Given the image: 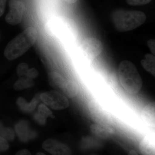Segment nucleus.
Wrapping results in <instances>:
<instances>
[{"label":"nucleus","mask_w":155,"mask_h":155,"mask_svg":"<svg viewBox=\"0 0 155 155\" xmlns=\"http://www.w3.org/2000/svg\"><path fill=\"white\" fill-rule=\"evenodd\" d=\"M38 36L35 28L28 27L9 42L4 51L5 57L9 61L19 58L35 43Z\"/></svg>","instance_id":"nucleus-1"},{"label":"nucleus","mask_w":155,"mask_h":155,"mask_svg":"<svg viewBox=\"0 0 155 155\" xmlns=\"http://www.w3.org/2000/svg\"><path fill=\"white\" fill-rule=\"evenodd\" d=\"M118 74L120 84L127 92L135 94L141 89V78L135 65L130 61H124L120 63Z\"/></svg>","instance_id":"nucleus-2"},{"label":"nucleus","mask_w":155,"mask_h":155,"mask_svg":"<svg viewBox=\"0 0 155 155\" xmlns=\"http://www.w3.org/2000/svg\"><path fill=\"white\" fill-rule=\"evenodd\" d=\"M146 18L145 14L139 11L118 10L114 11L112 15L115 27L121 32L137 28L145 22Z\"/></svg>","instance_id":"nucleus-3"},{"label":"nucleus","mask_w":155,"mask_h":155,"mask_svg":"<svg viewBox=\"0 0 155 155\" xmlns=\"http://www.w3.org/2000/svg\"><path fill=\"white\" fill-rule=\"evenodd\" d=\"M40 97L45 104L54 110H64L69 106L67 98L56 91L45 92L41 94Z\"/></svg>","instance_id":"nucleus-4"},{"label":"nucleus","mask_w":155,"mask_h":155,"mask_svg":"<svg viewBox=\"0 0 155 155\" xmlns=\"http://www.w3.org/2000/svg\"><path fill=\"white\" fill-rule=\"evenodd\" d=\"M9 7V11L5 17L6 22L11 25L19 24L25 12V5L19 0H10Z\"/></svg>","instance_id":"nucleus-5"},{"label":"nucleus","mask_w":155,"mask_h":155,"mask_svg":"<svg viewBox=\"0 0 155 155\" xmlns=\"http://www.w3.org/2000/svg\"><path fill=\"white\" fill-rule=\"evenodd\" d=\"M81 48L85 56L89 59H94L102 52V44L96 38H89L82 42Z\"/></svg>","instance_id":"nucleus-6"},{"label":"nucleus","mask_w":155,"mask_h":155,"mask_svg":"<svg viewBox=\"0 0 155 155\" xmlns=\"http://www.w3.org/2000/svg\"><path fill=\"white\" fill-rule=\"evenodd\" d=\"M42 147L52 155H72V151L69 147L54 139H48L45 140Z\"/></svg>","instance_id":"nucleus-7"},{"label":"nucleus","mask_w":155,"mask_h":155,"mask_svg":"<svg viewBox=\"0 0 155 155\" xmlns=\"http://www.w3.org/2000/svg\"><path fill=\"white\" fill-rule=\"evenodd\" d=\"M92 133L98 137L102 139H107L115 134V131L112 127L101 124H93L91 125Z\"/></svg>","instance_id":"nucleus-8"},{"label":"nucleus","mask_w":155,"mask_h":155,"mask_svg":"<svg viewBox=\"0 0 155 155\" xmlns=\"http://www.w3.org/2000/svg\"><path fill=\"white\" fill-rule=\"evenodd\" d=\"M139 149L143 155H155L154 136L145 137L140 143Z\"/></svg>","instance_id":"nucleus-9"},{"label":"nucleus","mask_w":155,"mask_h":155,"mask_svg":"<svg viewBox=\"0 0 155 155\" xmlns=\"http://www.w3.org/2000/svg\"><path fill=\"white\" fill-rule=\"evenodd\" d=\"M17 135L22 141L27 142L35 137V134L29 130L28 125L25 121H21L16 125Z\"/></svg>","instance_id":"nucleus-10"},{"label":"nucleus","mask_w":155,"mask_h":155,"mask_svg":"<svg viewBox=\"0 0 155 155\" xmlns=\"http://www.w3.org/2000/svg\"><path fill=\"white\" fill-rule=\"evenodd\" d=\"M142 117L147 125L151 126L155 125V105L149 104L146 106L142 111Z\"/></svg>","instance_id":"nucleus-11"},{"label":"nucleus","mask_w":155,"mask_h":155,"mask_svg":"<svg viewBox=\"0 0 155 155\" xmlns=\"http://www.w3.org/2000/svg\"><path fill=\"white\" fill-rule=\"evenodd\" d=\"M48 79L51 86L54 88L61 90H62L65 86L67 81L60 73L56 72H51L49 73Z\"/></svg>","instance_id":"nucleus-12"},{"label":"nucleus","mask_w":155,"mask_h":155,"mask_svg":"<svg viewBox=\"0 0 155 155\" xmlns=\"http://www.w3.org/2000/svg\"><path fill=\"white\" fill-rule=\"evenodd\" d=\"M38 103L36 97H34L30 102L28 103L23 98L20 97L17 99V104L19 109L26 113H31L34 110Z\"/></svg>","instance_id":"nucleus-13"},{"label":"nucleus","mask_w":155,"mask_h":155,"mask_svg":"<svg viewBox=\"0 0 155 155\" xmlns=\"http://www.w3.org/2000/svg\"><path fill=\"white\" fill-rule=\"evenodd\" d=\"M78 90V85L75 82L67 80L65 86L61 91L68 97L73 98L77 95Z\"/></svg>","instance_id":"nucleus-14"},{"label":"nucleus","mask_w":155,"mask_h":155,"mask_svg":"<svg viewBox=\"0 0 155 155\" xmlns=\"http://www.w3.org/2000/svg\"><path fill=\"white\" fill-rule=\"evenodd\" d=\"M91 113L96 119L100 122L105 123V121L109 120V116L106 111L103 109L102 107L95 104V107L91 106Z\"/></svg>","instance_id":"nucleus-15"},{"label":"nucleus","mask_w":155,"mask_h":155,"mask_svg":"<svg viewBox=\"0 0 155 155\" xmlns=\"http://www.w3.org/2000/svg\"><path fill=\"white\" fill-rule=\"evenodd\" d=\"M155 57L151 54H147L144 59L141 61L143 67L147 72L155 75Z\"/></svg>","instance_id":"nucleus-16"},{"label":"nucleus","mask_w":155,"mask_h":155,"mask_svg":"<svg viewBox=\"0 0 155 155\" xmlns=\"http://www.w3.org/2000/svg\"><path fill=\"white\" fill-rule=\"evenodd\" d=\"M33 79L25 77H20L14 83V88L15 90L20 91L31 87L34 85Z\"/></svg>","instance_id":"nucleus-17"},{"label":"nucleus","mask_w":155,"mask_h":155,"mask_svg":"<svg viewBox=\"0 0 155 155\" xmlns=\"http://www.w3.org/2000/svg\"><path fill=\"white\" fill-rule=\"evenodd\" d=\"M0 137L5 139L6 140L12 141L14 140L15 137L14 130L10 127H4L0 122Z\"/></svg>","instance_id":"nucleus-18"},{"label":"nucleus","mask_w":155,"mask_h":155,"mask_svg":"<svg viewBox=\"0 0 155 155\" xmlns=\"http://www.w3.org/2000/svg\"><path fill=\"white\" fill-rule=\"evenodd\" d=\"M38 112L39 113L41 114L43 116L47 118L48 117L54 118V116L53 115L51 111L44 104H41L39 106L38 108Z\"/></svg>","instance_id":"nucleus-19"},{"label":"nucleus","mask_w":155,"mask_h":155,"mask_svg":"<svg viewBox=\"0 0 155 155\" xmlns=\"http://www.w3.org/2000/svg\"><path fill=\"white\" fill-rule=\"evenodd\" d=\"M28 69V64L25 63H21L17 68V74L20 77H25Z\"/></svg>","instance_id":"nucleus-20"},{"label":"nucleus","mask_w":155,"mask_h":155,"mask_svg":"<svg viewBox=\"0 0 155 155\" xmlns=\"http://www.w3.org/2000/svg\"><path fill=\"white\" fill-rule=\"evenodd\" d=\"M152 0H126V2L129 5L134 6L147 5L151 2Z\"/></svg>","instance_id":"nucleus-21"},{"label":"nucleus","mask_w":155,"mask_h":155,"mask_svg":"<svg viewBox=\"0 0 155 155\" xmlns=\"http://www.w3.org/2000/svg\"><path fill=\"white\" fill-rule=\"evenodd\" d=\"M34 118L35 119V121L40 125H45L46 122L47 118L39 113L38 112L34 114Z\"/></svg>","instance_id":"nucleus-22"},{"label":"nucleus","mask_w":155,"mask_h":155,"mask_svg":"<svg viewBox=\"0 0 155 155\" xmlns=\"http://www.w3.org/2000/svg\"><path fill=\"white\" fill-rule=\"evenodd\" d=\"M9 148V145L8 140L0 137V153L8 150Z\"/></svg>","instance_id":"nucleus-23"},{"label":"nucleus","mask_w":155,"mask_h":155,"mask_svg":"<svg viewBox=\"0 0 155 155\" xmlns=\"http://www.w3.org/2000/svg\"><path fill=\"white\" fill-rule=\"evenodd\" d=\"M38 75V71L35 68H33L28 69L25 77L30 79H33L37 77Z\"/></svg>","instance_id":"nucleus-24"},{"label":"nucleus","mask_w":155,"mask_h":155,"mask_svg":"<svg viewBox=\"0 0 155 155\" xmlns=\"http://www.w3.org/2000/svg\"><path fill=\"white\" fill-rule=\"evenodd\" d=\"M7 0H0V17H2L5 12Z\"/></svg>","instance_id":"nucleus-25"},{"label":"nucleus","mask_w":155,"mask_h":155,"mask_svg":"<svg viewBox=\"0 0 155 155\" xmlns=\"http://www.w3.org/2000/svg\"><path fill=\"white\" fill-rule=\"evenodd\" d=\"M147 44L150 49L152 53L155 54V40L151 39L149 40L147 42Z\"/></svg>","instance_id":"nucleus-26"},{"label":"nucleus","mask_w":155,"mask_h":155,"mask_svg":"<svg viewBox=\"0 0 155 155\" xmlns=\"http://www.w3.org/2000/svg\"><path fill=\"white\" fill-rule=\"evenodd\" d=\"M15 155H31L30 152L27 149H23L19 150Z\"/></svg>","instance_id":"nucleus-27"},{"label":"nucleus","mask_w":155,"mask_h":155,"mask_svg":"<svg viewBox=\"0 0 155 155\" xmlns=\"http://www.w3.org/2000/svg\"><path fill=\"white\" fill-rule=\"evenodd\" d=\"M139 155L134 150H130L129 153H128V155Z\"/></svg>","instance_id":"nucleus-28"},{"label":"nucleus","mask_w":155,"mask_h":155,"mask_svg":"<svg viewBox=\"0 0 155 155\" xmlns=\"http://www.w3.org/2000/svg\"><path fill=\"white\" fill-rule=\"evenodd\" d=\"M66 2L70 4H74L77 2V0H64Z\"/></svg>","instance_id":"nucleus-29"},{"label":"nucleus","mask_w":155,"mask_h":155,"mask_svg":"<svg viewBox=\"0 0 155 155\" xmlns=\"http://www.w3.org/2000/svg\"><path fill=\"white\" fill-rule=\"evenodd\" d=\"M36 155H46L44 153L41 152H38V153H37L36 154Z\"/></svg>","instance_id":"nucleus-30"},{"label":"nucleus","mask_w":155,"mask_h":155,"mask_svg":"<svg viewBox=\"0 0 155 155\" xmlns=\"http://www.w3.org/2000/svg\"><path fill=\"white\" fill-rule=\"evenodd\" d=\"M91 155H97V154H92Z\"/></svg>","instance_id":"nucleus-31"},{"label":"nucleus","mask_w":155,"mask_h":155,"mask_svg":"<svg viewBox=\"0 0 155 155\" xmlns=\"http://www.w3.org/2000/svg\"><path fill=\"white\" fill-rule=\"evenodd\" d=\"M0 37H1V36H0Z\"/></svg>","instance_id":"nucleus-32"}]
</instances>
